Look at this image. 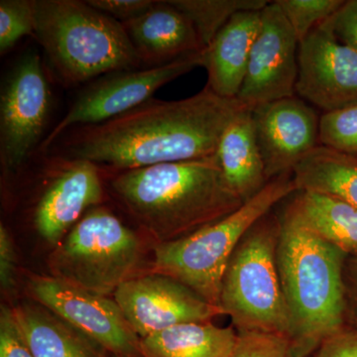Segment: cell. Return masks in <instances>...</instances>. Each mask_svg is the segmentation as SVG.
<instances>
[{"instance_id": "obj_1", "label": "cell", "mask_w": 357, "mask_h": 357, "mask_svg": "<svg viewBox=\"0 0 357 357\" xmlns=\"http://www.w3.org/2000/svg\"><path fill=\"white\" fill-rule=\"evenodd\" d=\"M244 109L206 86L184 100L151 98L109 121L70 128L49 151L109 172L204 158L217 154L223 131Z\"/></svg>"}, {"instance_id": "obj_2", "label": "cell", "mask_w": 357, "mask_h": 357, "mask_svg": "<svg viewBox=\"0 0 357 357\" xmlns=\"http://www.w3.org/2000/svg\"><path fill=\"white\" fill-rule=\"evenodd\" d=\"M100 171L115 201L156 243L190 236L244 204L225 180L217 154L121 172Z\"/></svg>"}, {"instance_id": "obj_3", "label": "cell", "mask_w": 357, "mask_h": 357, "mask_svg": "<svg viewBox=\"0 0 357 357\" xmlns=\"http://www.w3.org/2000/svg\"><path fill=\"white\" fill-rule=\"evenodd\" d=\"M277 265L287 305L294 357H307L344 328L347 255L289 210L280 218Z\"/></svg>"}, {"instance_id": "obj_4", "label": "cell", "mask_w": 357, "mask_h": 357, "mask_svg": "<svg viewBox=\"0 0 357 357\" xmlns=\"http://www.w3.org/2000/svg\"><path fill=\"white\" fill-rule=\"evenodd\" d=\"M34 37L52 70L72 86L121 70L142 69L123 26L79 0H33Z\"/></svg>"}, {"instance_id": "obj_5", "label": "cell", "mask_w": 357, "mask_h": 357, "mask_svg": "<svg viewBox=\"0 0 357 357\" xmlns=\"http://www.w3.org/2000/svg\"><path fill=\"white\" fill-rule=\"evenodd\" d=\"M296 192L293 174L269 181L261 192L227 218L177 241L155 244L149 272L175 279L220 307L223 276L237 246L275 204Z\"/></svg>"}, {"instance_id": "obj_6", "label": "cell", "mask_w": 357, "mask_h": 357, "mask_svg": "<svg viewBox=\"0 0 357 357\" xmlns=\"http://www.w3.org/2000/svg\"><path fill=\"white\" fill-rule=\"evenodd\" d=\"M280 227V218L271 213L260 218L238 244L225 270L220 307L238 332L289 338L290 319L277 265Z\"/></svg>"}, {"instance_id": "obj_7", "label": "cell", "mask_w": 357, "mask_h": 357, "mask_svg": "<svg viewBox=\"0 0 357 357\" xmlns=\"http://www.w3.org/2000/svg\"><path fill=\"white\" fill-rule=\"evenodd\" d=\"M142 241L116 215L89 208L49 257L52 276L91 292L114 297L122 284L139 275Z\"/></svg>"}, {"instance_id": "obj_8", "label": "cell", "mask_w": 357, "mask_h": 357, "mask_svg": "<svg viewBox=\"0 0 357 357\" xmlns=\"http://www.w3.org/2000/svg\"><path fill=\"white\" fill-rule=\"evenodd\" d=\"M52 110V93L42 59L25 53L9 70L0 91V163L17 175L38 152Z\"/></svg>"}, {"instance_id": "obj_9", "label": "cell", "mask_w": 357, "mask_h": 357, "mask_svg": "<svg viewBox=\"0 0 357 357\" xmlns=\"http://www.w3.org/2000/svg\"><path fill=\"white\" fill-rule=\"evenodd\" d=\"M202 52L161 67L121 70L100 77L79 93L65 116L45 138L39 153L48 151L70 128L102 123L151 100L169 82L202 67Z\"/></svg>"}, {"instance_id": "obj_10", "label": "cell", "mask_w": 357, "mask_h": 357, "mask_svg": "<svg viewBox=\"0 0 357 357\" xmlns=\"http://www.w3.org/2000/svg\"><path fill=\"white\" fill-rule=\"evenodd\" d=\"M37 153L45 184L33 206V225L44 241L58 245L84 211L102 203L105 183L102 171L91 162L51 151Z\"/></svg>"}, {"instance_id": "obj_11", "label": "cell", "mask_w": 357, "mask_h": 357, "mask_svg": "<svg viewBox=\"0 0 357 357\" xmlns=\"http://www.w3.org/2000/svg\"><path fill=\"white\" fill-rule=\"evenodd\" d=\"M28 290L35 302L93 338L109 354L142 357L140 337L114 298L91 292L54 276H34Z\"/></svg>"}, {"instance_id": "obj_12", "label": "cell", "mask_w": 357, "mask_h": 357, "mask_svg": "<svg viewBox=\"0 0 357 357\" xmlns=\"http://www.w3.org/2000/svg\"><path fill=\"white\" fill-rule=\"evenodd\" d=\"M114 299L138 337L172 326L208 323L225 314L184 284L164 275L141 273L122 284Z\"/></svg>"}, {"instance_id": "obj_13", "label": "cell", "mask_w": 357, "mask_h": 357, "mask_svg": "<svg viewBox=\"0 0 357 357\" xmlns=\"http://www.w3.org/2000/svg\"><path fill=\"white\" fill-rule=\"evenodd\" d=\"M299 40L275 1L261 10L256 37L237 100L252 110L264 103L295 96Z\"/></svg>"}, {"instance_id": "obj_14", "label": "cell", "mask_w": 357, "mask_h": 357, "mask_svg": "<svg viewBox=\"0 0 357 357\" xmlns=\"http://www.w3.org/2000/svg\"><path fill=\"white\" fill-rule=\"evenodd\" d=\"M296 93L325 112L357 105V52L323 23L299 43Z\"/></svg>"}, {"instance_id": "obj_15", "label": "cell", "mask_w": 357, "mask_h": 357, "mask_svg": "<svg viewBox=\"0 0 357 357\" xmlns=\"http://www.w3.org/2000/svg\"><path fill=\"white\" fill-rule=\"evenodd\" d=\"M252 115L268 181L293 174L319 145L321 117L295 96L259 105Z\"/></svg>"}, {"instance_id": "obj_16", "label": "cell", "mask_w": 357, "mask_h": 357, "mask_svg": "<svg viewBox=\"0 0 357 357\" xmlns=\"http://www.w3.org/2000/svg\"><path fill=\"white\" fill-rule=\"evenodd\" d=\"M143 68L161 67L204 50L194 25L169 0L121 23Z\"/></svg>"}, {"instance_id": "obj_17", "label": "cell", "mask_w": 357, "mask_h": 357, "mask_svg": "<svg viewBox=\"0 0 357 357\" xmlns=\"http://www.w3.org/2000/svg\"><path fill=\"white\" fill-rule=\"evenodd\" d=\"M261 25V10L241 11L230 18L202 52L208 86L225 98H236L243 86L251 50Z\"/></svg>"}, {"instance_id": "obj_18", "label": "cell", "mask_w": 357, "mask_h": 357, "mask_svg": "<svg viewBox=\"0 0 357 357\" xmlns=\"http://www.w3.org/2000/svg\"><path fill=\"white\" fill-rule=\"evenodd\" d=\"M217 155L225 180L244 203L269 182L256 138L252 110L244 109L232 119L223 131Z\"/></svg>"}, {"instance_id": "obj_19", "label": "cell", "mask_w": 357, "mask_h": 357, "mask_svg": "<svg viewBox=\"0 0 357 357\" xmlns=\"http://www.w3.org/2000/svg\"><path fill=\"white\" fill-rule=\"evenodd\" d=\"M26 340L35 357H109L93 338L37 302L14 307Z\"/></svg>"}, {"instance_id": "obj_20", "label": "cell", "mask_w": 357, "mask_h": 357, "mask_svg": "<svg viewBox=\"0 0 357 357\" xmlns=\"http://www.w3.org/2000/svg\"><path fill=\"white\" fill-rule=\"evenodd\" d=\"M288 208L312 232L347 256L357 257L356 206L324 192L299 191Z\"/></svg>"}, {"instance_id": "obj_21", "label": "cell", "mask_w": 357, "mask_h": 357, "mask_svg": "<svg viewBox=\"0 0 357 357\" xmlns=\"http://www.w3.org/2000/svg\"><path fill=\"white\" fill-rule=\"evenodd\" d=\"M237 342L232 328L183 324L141 338L142 357H230Z\"/></svg>"}, {"instance_id": "obj_22", "label": "cell", "mask_w": 357, "mask_h": 357, "mask_svg": "<svg viewBox=\"0 0 357 357\" xmlns=\"http://www.w3.org/2000/svg\"><path fill=\"white\" fill-rule=\"evenodd\" d=\"M298 191L337 197L357 208V158L318 145L296 166Z\"/></svg>"}, {"instance_id": "obj_23", "label": "cell", "mask_w": 357, "mask_h": 357, "mask_svg": "<svg viewBox=\"0 0 357 357\" xmlns=\"http://www.w3.org/2000/svg\"><path fill=\"white\" fill-rule=\"evenodd\" d=\"M194 25L206 48L232 16L241 11L262 10L266 0H169Z\"/></svg>"}, {"instance_id": "obj_24", "label": "cell", "mask_w": 357, "mask_h": 357, "mask_svg": "<svg viewBox=\"0 0 357 357\" xmlns=\"http://www.w3.org/2000/svg\"><path fill=\"white\" fill-rule=\"evenodd\" d=\"M299 40L330 20L344 0H275Z\"/></svg>"}, {"instance_id": "obj_25", "label": "cell", "mask_w": 357, "mask_h": 357, "mask_svg": "<svg viewBox=\"0 0 357 357\" xmlns=\"http://www.w3.org/2000/svg\"><path fill=\"white\" fill-rule=\"evenodd\" d=\"M319 141L323 146L357 158V105L321 115Z\"/></svg>"}, {"instance_id": "obj_26", "label": "cell", "mask_w": 357, "mask_h": 357, "mask_svg": "<svg viewBox=\"0 0 357 357\" xmlns=\"http://www.w3.org/2000/svg\"><path fill=\"white\" fill-rule=\"evenodd\" d=\"M33 0L0 1V53L1 55L28 35H34Z\"/></svg>"}, {"instance_id": "obj_27", "label": "cell", "mask_w": 357, "mask_h": 357, "mask_svg": "<svg viewBox=\"0 0 357 357\" xmlns=\"http://www.w3.org/2000/svg\"><path fill=\"white\" fill-rule=\"evenodd\" d=\"M230 357H294L286 337L262 332H238Z\"/></svg>"}, {"instance_id": "obj_28", "label": "cell", "mask_w": 357, "mask_h": 357, "mask_svg": "<svg viewBox=\"0 0 357 357\" xmlns=\"http://www.w3.org/2000/svg\"><path fill=\"white\" fill-rule=\"evenodd\" d=\"M0 357H35L24 337L14 307L0 310Z\"/></svg>"}, {"instance_id": "obj_29", "label": "cell", "mask_w": 357, "mask_h": 357, "mask_svg": "<svg viewBox=\"0 0 357 357\" xmlns=\"http://www.w3.org/2000/svg\"><path fill=\"white\" fill-rule=\"evenodd\" d=\"M325 24L342 43L357 52V0H347Z\"/></svg>"}, {"instance_id": "obj_30", "label": "cell", "mask_w": 357, "mask_h": 357, "mask_svg": "<svg viewBox=\"0 0 357 357\" xmlns=\"http://www.w3.org/2000/svg\"><path fill=\"white\" fill-rule=\"evenodd\" d=\"M86 2L100 13L122 23L147 13L156 0H86Z\"/></svg>"}, {"instance_id": "obj_31", "label": "cell", "mask_w": 357, "mask_h": 357, "mask_svg": "<svg viewBox=\"0 0 357 357\" xmlns=\"http://www.w3.org/2000/svg\"><path fill=\"white\" fill-rule=\"evenodd\" d=\"M314 357H357V331L344 328L326 338Z\"/></svg>"}, {"instance_id": "obj_32", "label": "cell", "mask_w": 357, "mask_h": 357, "mask_svg": "<svg viewBox=\"0 0 357 357\" xmlns=\"http://www.w3.org/2000/svg\"><path fill=\"white\" fill-rule=\"evenodd\" d=\"M16 256L13 237L0 225V282L2 290L9 292L15 285Z\"/></svg>"}, {"instance_id": "obj_33", "label": "cell", "mask_w": 357, "mask_h": 357, "mask_svg": "<svg viewBox=\"0 0 357 357\" xmlns=\"http://www.w3.org/2000/svg\"><path fill=\"white\" fill-rule=\"evenodd\" d=\"M345 295L347 307L349 306L351 318L357 325V257H351L344 266Z\"/></svg>"}, {"instance_id": "obj_34", "label": "cell", "mask_w": 357, "mask_h": 357, "mask_svg": "<svg viewBox=\"0 0 357 357\" xmlns=\"http://www.w3.org/2000/svg\"><path fill=\"white\" fill-rule=\"evenodd\" d=\"M109 357H124V356H115V354H109Z\"/></svg>"}, {"instance_id": "obj_35", "label": "cell", "mask_w": 357, "mask_h": 357, "mask_svg": "<svg viewBox=\"0 0 357 357\" xmlns=\"http://www.w3.org/2000/svg\"></svg>"}]
</instances>
